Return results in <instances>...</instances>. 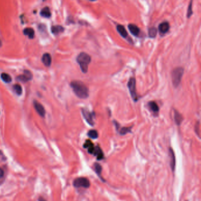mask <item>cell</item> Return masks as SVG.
I'll use <instances>...</instances> for the list:
<instances>
[{"label":"cell","instance_id":"20","mask_svg":"<svg viewBox=\"0 0 201 201\" xmlns=\"http://www.w3.org/2000/svg\"><path fill=\"white\" fill-rule=\"evenodd\" d=\"M94 169L95 172H96V174L99 176V177L102 180H103V181H104V180L103 179V178L102 177V175H101L102 171V166L98 163H95L94 164Z\"/></svg>","mask_w":201,"mask_h":201},{"label":"cell","instance_id":"9","mask_svg":"<svg viewBox=\"0 0 201 201\" xmlns=\"http://www.w3.org/2000/svg\"><path fill=\"white\" fill-rule=\"evenodd\" d=\"M34 106L36 110L38 113V114L41 116V117H44L46 114V110L43 106V105L40 104L39 102L37 101L34 102Z\"/></svg>","mask_w":201,"mask_h":201},{"label":"cell","instance_id":"25","mask_svg":"<svg viewBox=\"0 0 201 201\" xmlns=\"http://www.w3.org/2000/svg\"><path fill=\"white\" fill-rule=\"evenodd\" d=\"M13 90L17 95H21L23 93V89L19 84H15L13 86Z\"/></svg>","mask_w":201,"mask_h":201},{"label":"cell","instance_id":"27","mask_svg":"<svg viewBox=\"0 0 201 201\" xmlns=\"http://www.w3.org/2000/svg\"><path fill=\"white\" fill-rule=\"evenodd\" d=\"M193 14L192 11V1H190V4L189 5V7L188 8V13H187V17L188 18H190L192 16Z\"/></svg>","mask_w":201,"mask_h":201},{"label":"cell","instance_id":"29","mask_svg":"<svg viewBox=\"0 0 201 201\" xmlns=\"http://www.w3.org/2000/svg\"><path fill=\"white\" fill-rule=\"evenodd\" d=\"M4 175V171L3 170V169L0 168V178H1L2 177H3Z\"/></svg>","mask_w":201,"mask_h":201},{"label":"cell","instance_id":"21","mask_svg":"<svg viewBox=\"0 0 201 201\" xmlns=\"http://www.w3.org/2000/svg\"><path fill=\"white\" fill-rule=\"evenodd\" d=\"M24 34L26 36H27L30 38L32 39L34 36V31L31 28H26L24 30Z\"/></svg>","mask_w":201,"mask_h":201},{"label":"cell","instance_id":"16","mask_svg":"<svg viewBox=\"0 0 201 201\" xmlns=\"http://www.w3.org/2000/svg\"><path fill=\"white\" fill-rule=\"evenodd\" d=\"M116 28H117L118 31L119 32V33L121 35V36H122L124 38H126L127 37H128V32H127V31L126 30V29L123 26L119 24L117 26V27H116Z\"/></svg>","mask_w":201,"mask_h":201},{"label":"cell","instance_id":"12","mask_svg":"<svg viewBox=\"0 0 201 201\" xmlns=\"http://www.w3.org/2000/svg\"><path fill=\"white\" fill-rule=\"evenodd\" d=\"M128 28L132 34H133L134 36L138 37L140 34V29L137 26L133 24H129L128 25Z\"/></svg>","mask_w":201,"mask_h":201},{"label":"cell","instance_id":"3","mask_svg":"<svg viewBox=\"0 0 201 201\" xmlns=\"http://www.w3.org/2000/svg\"><path fill=\"white\" fill-rule=\"evenodd\" d=\"M184 73V68L178 67L173 69L171 73L172 84L175 87H177L181 82L182 77Z\"/></svg>","mask_w":201,"mask_h":201},{"label":"cell","instance_id":"31","mask_svg":"<svg viewBox=\"0 0 201 201\" xmlns=\"http://www.w3.org/2000/svg\"><path fill=\"white\" fill-rule=\"evenodd\" d=\"M1 46V40H0V47Z\"/></svg>","mask_w":201,"mask_h":201},{"label":"cell","instance_id":"13","mask_svg":"<svg viewBox=\"0 0 201 201\" xmlns=\"http://www.w3.org/2000/svg\"><path fill=\"white\" fill-rule=\"evenodd\" d=\"M148 105H149L150 109L152 111V112L154 113V114L155 116H157L158 113H159V106H157V103L155 102L151 101V102H149V103H148Z\"/></svg>","mask_w":201,"mask_h":201},{"label":"cell","instance_id":"7","mask_svg":"<svg viewBox=\"0 0 201 201\" xmlns=\"http://www.w3.org/2000/svg\"><path fill=\"white\" fill-rule=\"evenodd\" d=\"M33 78V75L30 71L28 70H25L24 71V74L22 75L18 76L17 77V79L18 81H22V82H27L30 80L32 79Z\"/></svg>","mask_w":201,"mask_h":201},{"label":"cell","instance_id":"8","mask_svg":"<svg viewBox=\"0 0 201 201\" xmlns=\"http://www.w3.org/2000/svg\"><path fill=\"white\" fill-rule=\"evenodd\" d=\"M169 157H170V166L172 172L175 171V167H176V157L175 155V152L172 148H170L169 151Z\"/></svg>","mask_w":201,"mask_h":201},{"label":"cell","instance_id":"30","mask_svg":"<svg viewBox=\"0 0 201 201\" xmlns=\"http://www.w3.org/2000/svg\"><path fill=\"white\" fill-rule=\"evenodd\" d=\"M38 201H46L43 198H42V197H40L39 199H38Z\"/></svg>","mask_w":201,"mask_h":201},{"label":"cell","instance_id":"24","mask_svg":"<svg viewBox=\"0 0 201 201\" xmlns=\"http://www.w3.org/2000/svg\"><path fill=\"white\" fill-rule=\"evenodd\" d=\"M131 129H132V127H128V128L123 127V128L120 129L119 133L120 135H125L126 134H128V133H130Z\"/></svg>","mask_w":201,"mask_h":201},{"label":"cell","instance_id":"19","mask_svg":"<svg viewBox=\"0 0 201 201\" xmlns=\"http://www.w3.org/2000/svg\"><path fill=\"white\" fill-rule=\"evenodd\" d=\"M40 15L45 18H50L51 15V13L50 10V8L47 7H44L41 9V11L40 12Z\"/></svg>","mask_w":201,"mask_h":201},{"label":"cell","instance_id":"22","mask_svg":"<svg viewBox=\"0 0 201 201\" xmlns=\"http://www.w3.org/2000/svg\"><path fill=\"white\" fill-rule=\"evenodd\" d=\"M87 135L89 136V137H90L91 139H96L98 138L99 137V134L97 130H90L89 131Z\"/></svg>","mask_w":201,"mask_h":201},{"label":"cell","instance_id":"28","mask_svg":"<svg viewBox=\"0 0 201 201\" xmlns=\"http://www.w3.org/2000/svg\"><path fill=\"white\" fill-rule=\"evenodd\" d=\"M199 122H198L196 124V127H195V129H197V130H196V133H197V134L198 135V136L199 137Z\"/></svg>","mask_w":201,"mask_h":201},{"label":"cell","instance_id":"11","mask_svg":"<svg viewBox=\"0 0 201 201\" xmlns=\"http://www.w3.org/2000/svg\"><path fill=\"white\" fill-rule=\"evenodd\" d=\"M93 155L96 157L98 161H101L104 159L103 152L99 146H97L94 147V150L93 153Z\"/></svg>","mask_w":201,"mask_h":201},{"label":"cell","instance_id":"32","mask_svg":"<svg viewBox=\"0 0 201 201\" xmlns=\"http://www.w3.org/2000/svg\"><path fill=\"white\" fill-rule=\"evenodd\" d=\"M0 154H1V152H0Z\"/></svg>","mask_w":201,"mask_h":201},{"label":"cell","instance_id":"18","mask_svg":"<svg viewBox=\"0 0 201 201\" xmlns=\"http://www.w3.org/2000/svg\"><path fill=\"white\" fill-rule=\"evenodd\" d=\"M64 28L61 26H54L51 27V32L54 34H58L64 31Z\"/></svg>","mask_w":201,"mask_h":201},{"label":"cell","instance_id":"26","mask_svg":"<svg viewBox=\"0 0 201 201\" xmlns=\"http://www.w3.org/2000/svg\"><path fill=\"white\" fill-rule=\"evenodd\" d=\"M148 33L151 38H155L157 34V29L155 27H151L148 30Z\"/></svg>","mask_w":201,"mask_h":201},{"label":"cell","instance_id":"15","mask_svg":"<svg viewBox=\"0 0 201 201\" xmlns=\"http://www.w3.org/2000/svg\"><path fill=\"white\" fill-rule=\"evenodd\" d=\"M42 61L46 66L49 67L51 63V57L50 54L48 53L44 54L42 57Z\"/></svg>","mask_w":201,"mask_h":201},{"label":"cell","instance_id":"6","mask_svg":"<svg viewBox=\"0 0 201 201\" xmlns=\"http://www.w3.org/2000/svg\"><path fill=\"white\" fill-rule=\"evenodd\" d=\"M81 112L84 119L86 120L87 123H89L91 126H93L94 125V119L95 118V113L94 112H90L85 109H82Z\"/></svg>","mask_w":201,"mask_h":201},{"label":"cell","instance_id":"2","mask_svg":"<svg viewBox=\"0 0 201 201\" xmlns=\"http://www.w3.org/2000/svg\"><path fill=\"white\" fill-rule=\"evenodd\" d=\"M76 60L80 67L82 72L86 73L88 71L89 65L91 60V57L86 52H81L78 55Z\"/></svg>","mask_w":201,"mask_h":201},{"label":"cell","instance_id":"1","mask_svg":"<svg viewBox=\"0 0 201 201\" xmlns=\"http://www.w3.org/2000/svg\"><path fill=\"white\" fill-rule=\"evenodd\" d=\"M70 86L76 96L82 99H86L89 96V91L87 87L80 81H73Z\"/></svg>","mask_w":201,"mask_h":201},{"label":"cell","instance_id":"4","mask_svg":"<svg viewBox=\"0 0 201 201\" xmlns=\"http://www.w3.org/2000/svg\"><path fill=\"white\" fill-rule=\"evenodd\" d=\"M73 185L75 188H83L87 189L90 186L89 180L84 177L76 178L73 182Z\"/></svg>","mask_w":201,"mask_h":201},{"label":"cell","instance_id":"5","mask_svg":"<svg viewBox=\"0 0 201 201\" xmlns=\"http://www.w3.org/2000/svg\"><path fill=\"white\" fill-rule=\"evenodd\" d=\"M128 86L131 95V97L134 102H137L138 100V96L136 93V79L134 77H131L128 82Z\"/></svg>","mask_w":201,"mask_h":201},{"label":"cell","instance_id":"10","mask_svg":"<svg viewBox=\"0 0 201 201\" xmlns=\"http://www.w3.org/2000/svg\"><path fill=\"white\" fill-rule=\"evenodd\" d=\"M158 28L160 34L162 35H163L166 34L167 32H168L169 28H170V26H169V24L168 22H165L160 24V25L159 26Z\"/></svg>","mask_w":201,"mask_h":201},{"label":"cell","instance_id":"17","mask_svg":"<svg viewBox=\"0 0 201 201\" xmlns=\"http://www.w3.org/2000/svg\"><path fill=\"white\" fill-rule=\"evenodd\" d=\"M174 118H175V121L176 124L177 126L181 125V123L183 121V118H182V116L180 114L177 110H175Z\"/></svg>","mask_w":201,"mask_h":201},{"label":"cell","instance_id":"14","mask_svg":"<svg viewBox=\"0 0 201 201\" xmlns=\"http://www.w3.org/2000/svg\"><path fill=\"white\" fill-rule=\"evenodd\" d=\"M83 147L84 148H85V149H87L88 152L90 154H93L95 147L94 146V144L91 142V140H87L85 142V143H84Z\"/></svg>","mask_w":201,"mask_h":201},{"label":"cell","instance_id":"23","mask_svg":"<svg viewBox=\"0 0 201 201\" xmlns=\"http://www.w3.org/2000/svg\"><path fill=\"white\" fill-rule=\"evenodd\" d=\"M1 79L5 83H10L11 81L12 80V78L7 73H2L1 74Z\"/></svg>","mask_w":201,"mask_h":201}]
</instances>
